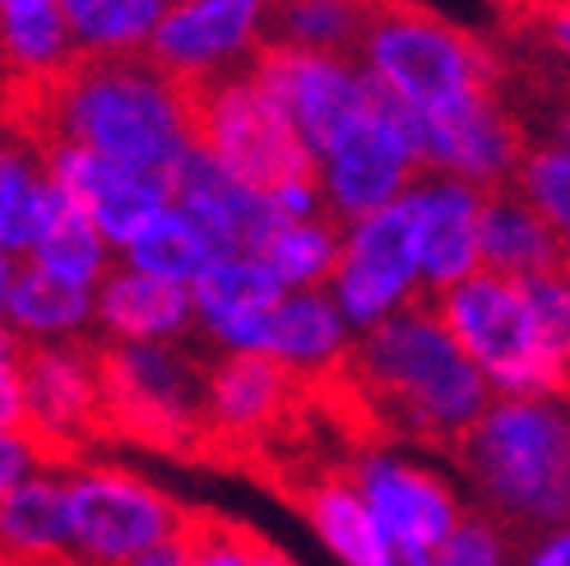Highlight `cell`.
<instances>
[{"mask_svg":"<svg viewBox=\"0 0 570 566\" xmlns=\"http://www.w3.org/2000/svg\"><path fill=\"white\" fill-rule=\"evenodd\" d=\"M520 289L533 306V316L543 321V330L561 344H570V283H566V270H552V274H529L520 279Z\"/></svg>","mask_w":570,"mask_h":566,"instance_id":"obj_37","label":"cell"},{"mask_svg":"<svg viewBox=\"0 0 570 566\" xmlns=\"http://www.w3.org/2000/svg\"><path fill=\"white\" fill-rule=\"evenodd\" d=\"M265 201H269V214L274 223H302V218H325V205H321V186L311 173L302 177H283L265 191Z\"/></svg>","mask_w":570,"mask_h":566,"instance_id":"obj_38","label":"cell"},{"mask_svg":"<svg viewBox=\"0 0 570 566\" xmlns=\"http://www.w3.org/2000/svg\"><path fill=\"white\" fill-rule=\"evenodd\" d=\"M23 358V349H19V339L6 330V325H0V362H19Z\"/></svg>","mask_w":570,"mask_h":566,"instance_id":"obj_45","label":"cell"},{"mask_svg":"<svg viewBox=\"0 0 570 566\" xmlns=\"http://www.w3.org/2000/svg\"><path fill=\"white\" fill-rule=\"evenodd\" d=\"M255 84L278 103L293 135L302 139L306 158L316 163L338 135L357 126L376 107L381 89L353 56H325V51H293V47H265L250 66Z\"/></svg>","mask_w":570,"mask_h":566,"instance_id":"obj_12","label":"cell"},{"mask_svg":"<svg viewBox=\"0 0 570 566\" xmlns=\"http://www.w3.org/2000/svg\"><path fill=\"white\" fill-rule=\"evenodd\" d=\"M23 432L47 450H70L102 422L98 353L83 344H42L19 358Z\"/></svg>","mask_w":570,"mask_h":566,"instance_id":"obj_14","label":"cell"},{"mask_svg":"<svg viewBox=\"0 0 570 566\" xmlns=\"http://www.w3.org/2000/svg\"><path fill=\"white\" fill-rule=\"evenodd\" d=\"M321 186V205L330 223H357L376 209L404 201V191L422 177V130L385 94L357 126H348L334 145L311 163Z\"/></svg>","mask_w":570,"mask_h":566,"instance_id":"obj_8","label":"cell"},{"mask_svg":"<svg viewBox=\"0 0 570 566\" xmlns=\"http://www.w3.org/2000/svg\"><path fill=\"white\" fill-rule=\"evenodd\" d=\"M325 293L353 334H366L404 306L426 302L404 205L376 209L338 228V256Z\"/></svg>","mask_w":570,"mask_h":566,"instance_id":"obj_11","label":"cell"},{"mask_svg":"<svg viewBox=\"0 0 570 566\" xmlns=\"http://www.w3.org/2000/svg\"><path fill=\"white\" fill-rule=\"evenodd\" d=\"M66 474L70 566H126L145 548L173 539L190 520L181 506L117 465H75Z\"/></svg>","mask_w":570,"mask_h":566,"instance_id":"obj_7","label":"cell"},{"mask_svg":"<svg viewBox=\"0 0 570 566\" xmlns=\"http://www.w3.org/2000/svg\"><path fill=\"white\" fill-rule=\"evenodd\" d=\"M269 6L274 0H167L145 61L190 94L246 75L269 47Z\"/></svg>","mask_w":570,"mask_h":566,"instance_id":"obj_10","label":"cell"},{"mask_svg":"<svg viewBox=\"0 0 570 566\" xmlns=\"http://www.w3.org/2000/svg\"><path fill=\"white\" fill-rule=\"evenodd\" d=\"M0 130H6V126H0Z\"/></svg>","mask_w":570,"mask_h":566,"instance_id":"obj_48","label":"cell"},{"mask_svg":"<svg viewBox=\"0 0 570 566\" xmlns=\"http://www.w3.org/2000/svg\"><path fill=\"white\" fill-rule=\"evenodd\" d=\"M385 566H432V557H417V553H394V548H390Z\"/></svg>","mask_w":570,"mask_h":566,"instance_id":"obj_46","label":"cell"},{"mask_svg":"<svg viewBox=\"0 0 570 566\" xmlns=\"http://www.w3.org/2000/svg\"><path fill=\"white\" fill-rule=\"evenodd\" d=\"M422 130V173L454 177L473 191H505L524 158V126L501 98L473 103L445 121H426Z\"/></svg>","mask_w":570,"mask_h":566,"instance_id":"obj_16","label":"cell"},{"mask_svg":"<svg viewBox=\"0 0 570 566\" xmlns=\"http://www.w3.org/2000/svg\"><path fill=\"white\" fill-rule=\"evenodd\" d=\"M0 432H23V394H19V362H0Z\"/></svg>","mask_w":570,"mask_h":566,"instance_id":"obj_41","label":"cell"},{"mask_svg":"<svg viewBox=\"0 0 570 566\" xmlns=\"http://www.w3.org/2000/svg\"><path fill=\"white\" fill-rule=\"evenodd\" d=\"M0 61L28 94L47 89L79 56L56 0H0Z\"/></svg>","mask_w":570,"mask_h":566,"instance_id":"obj_27","label":"cell"},{"mask_svg":"<svg viewBox=\"0 0 570 566\" xmlns=\"http://www.w3.org/2000/svg\"><path fill=\"white\" fill-rule=\"evenodd\" d=\"M432 566H515V534L478 511H464L450 539L432 553Z\"/></svg>","mask_w":570,"mask_h":566,"instance_id":"obj_35","label":"cell"},{"mask_svg":"<svg viewBox=\"0 0 570 566\" xmlns=\"http://www.w3.org/2000/svg\"><path fill=\"white\" fill-rule=\"evenodd\" d=\"M515 566H570V534L561 529H543L529 534V544H515Z\"/></svg>","mask_w":570,"mask_h":566,"instance_id":"obj_40","label":"cell"},{"mask_svg":"<svg viewBox=\"0 0 570 566\" xmlns=\"http://www.w3.org/2000/svg\"><path fill=\"white\" fill-rule=\"evenodd\" d=\"M190 529V525H186ZM186 529L181 534H173V539H163V544H154V548H145L139 557H130L126 566H186Z\"/></svg>","mask_w":570,"mask_h":566,"instance_id":"obj_42","label":"cell"},{"mask_svg":"<svg viewBox=\"0 0 570 566\" xmlns=\"http://www.w3.org/2000/svg\"><path fill=\"white\" fill-rule=\"evenodd\" d=\"M478 516L510 534L561 529L570 511V413L566 400H488L454 441Z\"/></svg>","mask_w":570,"mask_h":566,"instance_id":"obj_3","label":"cell"},{"mask_svg":"<svg viewBox=\"0 0 570 566\" xmlns=\"http://www.w3.org/2000/svg\"><path fill=\"white\" fill-rule=\"evenodd\" d=\"M195 149L214 158L237 182L269 191L283 177L311 173L302 139L293 135L278 103L255 84V75H227L190 94Z\"/></svg>","mask_w":570,"mask_h":566,"instance_id":"obj_9","label":"cell"},{"mask_svg":"<svg viewBox=\"0 0 570 566\" xmlns=\"http://www.w3.org/2000/svg\"><path fill=\"white\" fill-rule=\"evenodd\" d=\"M42 145H75L130 173L173 177L195 149L190 89L167 79L145 56L75 61L47 89L28 94Z\"/></svg>","mask_w":570,"mask_h":566,"instance_id":"obj_1","label":"cell"},{"mask_svg":"<svg viewBox=\"0 0 570 566\" xmlns=\"http://www.w3.org/2000/svg\"><path fill=\"white\" fill-rule=\"evenodd\" d=\"M47 456L42 446L28 437V432H0V497H6L10 488H19L28 474L42 469Z\"/></svg>","mask_w":570,"mask_h":566,"instance_id":"obj_39","label":"cell"},{"mask_svg":"<svg viewBox=\"0 0 570 566\" xmlns=\"http://www.w3.org/2000/svg\"><path fill=\"white\" fill-rule=\"evenodd\" d=\"M372 0H274L269 6V42L293 51L353 56Z\"/></svg>","mask_w":570,"mask_h":566,"instance_id":"obj_32","label":"cell"},{"mask_svg":"<svg viewBox=\"0 0 570 566\" xmlns=\"http://www.w3.org/2000/svg\"><path fill=\"white\" fill-rule=\"evenodd\" d=\"M0 557L19 566H70L66 474L33 469L19 488L0 497Z\"/></svg>","mask_w":570,"mask_h":566,"instance_id":"obj_24","label":"cell"},{"mask_svg":"<svg viewBox=\"0 0 570 566\" xmlns=\"http://www.w3.org/2000/svg\"><path fill=\"white\" fill-rule=\"evenodd\" d=\"M293 377L261 353H218L205 367V432L223 441L265 437L293 404Z\"/></svg>","mask_w":570,"mask_h":566,"instance_id":"obj_21","label":"cell"},{"mask_svg":"<svg viewBox=\"0 0 570 566\" xmlns=\"http://www.w3.org/2000/svg\"><path fill=\"white\" fill-rule=\"evenodd\" d=\"M478 270L501 279L566 270V237L548 228L515 191H488L478 209Z\"/></svg>","mask_w":570,"mask_h":566,"instance_id":"obj_23","label":"cell"},{"mask_svg":"<svg viewBox=\"0 0 570 566\" xmlns=\"http://www.w3.org/2000/svg\"><path fill=\"white\" fill-rule=\"evenodd\" d=\"M42 163H47V182L61 195H70V201L89 214V223L102 233V242L111 251H121L158 209L173 205L163 177L130 173V167L107 163V158H98L89 149L42 145Z\"/></svg>","mask_w":570,"mask_h":566,"instance_id":"obj_15","label":"cell"},{"mask_svg":"<svg viewBox=\"0 0 570 566\" xmlns=\"http://www.w3.org/2000/svg\"><path fill=\"white\" fill-rule=\"evenodd\" d=\"M348 484L357 488L366 516L376 520L385 548L432 557L450 529L464 520V497L445 474L417 465L399 450H366L353 465Z\"/></svg>","mask_w":570,"mask_h":566,"instance_id":"obj_13","label":"cell"},{"mask_svg":"<svg viewBox=\"0 0 570 566\" xmlns=\"http://www.w3.org/2000/svg\"><path fill=\"white\" fill-rule=\"evenodd\" d=\"M23 265H33L51 279H66L75 289H98L102 274L117 265V251L102 242V233L89 223L70 195H61L51 182H47V201H42V214H38V233L28 242V256Z\"/></svg>","mask_w":570,"mask_h":566,"instance_id":"obj_26","label":"cell"},{"mask_svg":"<svg viewBox=\"0 0 570 566\" xmlns=\"http://www.w3.org/2000/svg\"><path fill=\"white\" fill-rule=\"evenodd\" d=\"M353 339L357 334L338 316V306L330 302L325 289L283 293L278 306L269 311L261 358H269L278 372H288L293 381H321V377H334L348 367Z\"/></svg>","mask_w":570,"mask_h":566,"instance_id":"obj_22","label":"cell"},{"mask_svg":"<svg viewBox=\"0 0 570 566\" xmlns=\"http://www.w3.org/2000/svg\"><path fill=\"white\" fill-rule=\"evenodd\" d=\"M117 261H121L126 270L149 274V279L177 283V289H190V279L214 261V251H209V242L199 237V228H195V223H190L177 205H167V209H158V214L145 223V228H139V233L117 251Z\"/></svg>","mask_w":570,"mask_h":566,"instance_id":"obj_31","label":"cell"},{"mask_svg":"<svg viewBox=\"0 0 570 566\" xmlns=\"http://www.w3.org/2000/svg\"><path fill=\"white\" fill-rule=\"evenodd\" d=\"M353 61L376 89L426 121L501 98V61L478 33L413 0H372Z\"/></svg>","mask_w":570,"mask_h":566,"instance_id":"obj_4","label":"cell"},{"mask_svg":"<svg viewBox=\"0 0 570 566\" xmlns=\"http://www.w3.org/2000/svg\"><path fill=\"white\" fill-rule=\"evenodd\" d=\"M167 195H173V205L199 228V237L209 242L214 261L255 256L274 228L265 191H255V186L237 182L233 173H223V167L199 149H190L177 163V173L167 177Z\"/></svg>","mask_w":570,"mask_h":566,"instance_id":"obj_18","label":"cell"},{"mask_svg":"<svg viewBox=\"0 0 570 566\" xmlns=\"http://www.w3.org/2000/svg\"><path fill=\"white\" fill-rule=\"evenodd\" d=\"M338 256V223L330 218H302V223H274L269 237L255 251V261L269 270L283 293H311L325 289Z\"/></svg>","mask_w":570,"mask_h":566,"instance_id":"obj_33","label":"cell"},{"mask_svg":"<svg viewBox=\"0 0 570 566\" xmlns=\"http://www.w3.org/2000/svg\"><path fill=\"white\" fill-rule=\"evenodd\" d=\"M302 511H306L311 529H316V539L344 566H385L390 548L348 478H338V474L316 478V484L302 492Z\"/></svg>","mask_w":570,"mask_h":566,"instance_id":"obj_29","label":"cell"},{"mask_svg":"<svg viewBox=\"0 0 570 566\" xmlns=\"http://www.w3.org/2000/svg\"><path fill=\"white\" fill-rule=\"evenodd\" d=\"M14 270H19V261H10V256H0V316H6V297H10V283H14Z\"/></svg>","mask_w":570,"mask_h":566,"instance_id":"obj_44","label":"cell"},{"mask_svg":"<svg viewBox=\"0 0 570 566\" xmlns=\"http://www.w3.org/2000/svg\"><path fill=\"white\" fill-rule=\"evenodd\" d=\"M255 544L261 539H250V534L233 529V525H190L186 529V566H250L255 557Z\"/></svg>","mask_w":570,"mask_h":566,"instance_id":"obj_36","label":"cell"},{"mask_svg":"<svg viewBox=\"0 0 570 566\" xmlns=\"http://www.w3.org/2000/svg\"><path fill=\"white\" fill-rule=\"evenodd\" d=\"M404 214H409V233L417 251V274H422V293L426 302L441 297L454 283H464L478 274V209H482V191L454 182V177H432L422 173L404 191Z\"/></svg>","mask_w":570,"mask_h":566,"instance_id":"obj_17","label":"cell"},{"mask_svg":"<svg viewBox=\"0 0 570 566\" xmlns=\"http://www.w3.org/2000/svg\"><path fill=\"white\" fill-rule=\"evenodd\" d=\"M505 191H515L548 228H557L566 237L570 233V149H566V139L524 145V158Z\"/></svg>","mask_w":570,"mask_h":566,"instance_id":"obj_34","label":"cell"},{"mask_svg":"<svg viewBox=\"0 0 570 566\" xmlns=\"http://www.w3.org/2000/svg\"><path fill=\"white\" fill-rule=\"evenodd\" d=\"M94 330L107 344H186L195 334L190 293L117 261L94 289Z\"/></svg>","mask_w":570,"mask_h":566,"instance_id":"obj_20","label":"cell"},{"mask_svg":"<svg viewBox=\"0 0 570 566\" xmlns=\"http://www.w3.org/2000/svg\"><path fill=\"white\" fill-rule=\"evenodd\" d=\"M0 325L19 339V349L79 344V339L94 330V293L19 261Z\"/></svg>","mask_w":570,"mask_h":566,"instance_id":"obj_25","label":"cell"},{"mask_svg":"<svg viewBox=\"0 0 570 566\" xmlns=\"http://www.w3.org/2000/svg\"><path fill=\"white\" fill-rule=\"evenodd\" d=\"M348 377L385 428L417 441H460L492 400L432 302H413L357 334Z\"/></svg>","mask_w":570,"mask_h":566,"instance_id":"obj_2","label":"cell"},{"mask_svg":"<svg viewBox=\"0 0 570 566\" xmlns=\"http://www.w3.org/2000/svg\"><path fill=\"white\" fill-rule=\"evenodd\" d=\"M42 201H47L42 145L28 135L0 130V256H10V261L28 256Z\"/></svg>","mask_w":570,"mask_h":566,"instance_id":"obj_30","label":"cell"},{"mask_svg":"<svg viewBox=\"0 0 570 566\" xmlns=\"http://www.w3.org/2000/svg\"><path fill=\"white\" fill-rule=\"evenodd\" d=\"M79 61L145 56L167 0H56Z\"/></svg>","mask_w":570,"mask_h":566,"instance_id":"obj_28","label":"cell"},{"mask_svg":"<svg viewBox=\"0 0 570 566\" xmlns=\"http://www.w3.org/2000/svg\"><path fill=\"white\" fill-rule=\"evenodd\" d=\"M505 6H520V10H552L561 0H505Z\"/></svg>","mask_w":570,"mask_h":566,"instance_id":"obj_47","label":"cell"},{"mask_svg":"<svg viewBox=\"0 0 570 566\" xmlns=\"http://www.w3.org/2000/svg\"><path fill=\"white\" fill-rule=\"evenodd\" d=\"M190 321L195 334L218 353H261L269 311L278 306L283 289L255 256H223L209 261L190 279Z\"/></svg>","mask_w":570,"mask_h":566,"instance_id":"obj_19","label":"cell"},{"mask_svg":"<svg viewBox=\"0 0 570 566\" xmlns=\"http://www.w3.org/2000/svg\"><path fill=\"white\" fill-rule=\"evenodd\" d=\"M102 422L154 446L205 432V367L186 344H107L98 353Z\"/></svg>","mask_w":570,"mask_h":566,"instance_id":"obj_6","label":"cell"},{"mask_svg":"<svg viewBox=\"0 0 570 566\" xmlns=\"http://www.w3.org/2000/svg\"><path fill=\"white\" fill-rule=\"evenodd\" d=\"M432 306L492 400H561L570 344L543 330L520 279L478 270L432 297Z\"/></svg>","mask_w":570,"mask_h":566,"instance_id":"obj_5","label":"cell"},{"mask_svg":"<svg viewBox=\"0 0 570 566\" xmlns=\"http://www.w3.org/2000/svg\"><path fill=\"white\" fill-rule=\"evenodd\" d=\"M250 566H302V562H293L283 548H274V544H255V557H250Z\"/></svg>","mask_w":570,"mask_h":566,"instance_id":"obj_43","label":"cell"}]
</instances>
